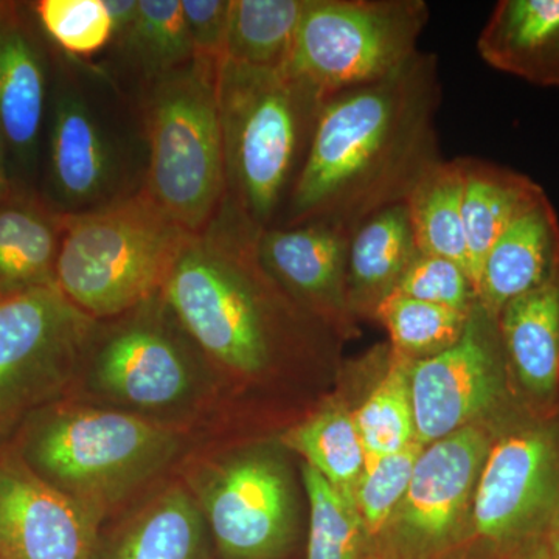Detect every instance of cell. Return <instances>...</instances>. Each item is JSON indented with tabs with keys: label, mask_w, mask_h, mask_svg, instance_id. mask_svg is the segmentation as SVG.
<instances>
[{
	"label": "cell",
	"mask_w": 559,
	"mask_h": 559,
	"mask_svg": "<svg viewBox=\"0 0 559 559\" xmlns=\"http://www.w3.org/2000/svg\"><path fill=\"white\" fill-rule=\"evenodd\" d=\"M423 448V444L414 441L393 454L366 460L353 500L362 527L369 535L380 533L400 509Z\"/></svg>",
	"instance_id": "32"
},
{
	"label": "cell",
	"mask_w": 559,
	"mask_h": 559,
	"mask_svg": "<svg viewBox=\"0 0 559 559\" xmlns=\"http://www.w3.org/2000/svg\"><path fill=\"white\" fill-rule=\"evenodd\" d=\"M283 444L355 503L353 496L366 465V452L353 415L341 407L320 411L288 430Z\"/></svg>",
	"instance_id": "27"
},
{
	"label": "cell",
	"mask_w": 559,
	"mask_h": 559,
	"mask_svg": "<svg viewBox=\"0 0 559 559\" xmlns=\"http://www.w3.org/2000/svg\"><path fill=\"white\" fill-rule=\"evenodd\" d=\"M46 103L43 55L16 7L0 3V128L10 162L31 167L36 159Z\"/></svg>",
	"instance_id": "18"
},
{
	"label": "cell",
	"mask_w": 559,
	"mask_h": 559,
	"mask_svg": "<svg viewBox=\"0 0 559 559\" xmlns=\"http://www.w3.org/2000/svg\"><path fill=\"white\" fill-rule=\"evenodd\" d=\"M417 253L406 202L390 205L362 221L349 235L347 299L349 310L377 314L395 293Z\"/></svg>",
	"instance_id": "21"
},
{
	"label": "cell",
	"mask_w": 559,
	"mask_h": 559,
	"mask_svg": "<svg viewBox=\"0 0 559 559\" xmlns=\"http://www.w3.org/2000/svg\"><path fill=\"white\" fill-rule=\"evenodd\" d=\"M503 353L522 388L550 400L559 388V272L498 316Z\"/></svg>",
	"instance_id": "20"
},
{
	"label": "cell",
	"mask_w": 559,
	"mask_h": 559,
	"mask_svg": "<svg viewBox=\"0 0 559 559\" xmlns=\"http://www.w3.org/2000/svg\"><path fill=\"white\" fill-rule=\"evenodd\" d=\"M189 237L143 191L62 213L55 285L92 319L117 318L160 294Z\"/></svg>",
	"instance_id": "5"
},
{
	"label": "cell",
	"mask_w": 559,
	"mask_h": 559,
	"mask_svg": "<svg viewBox=\"0 0 559 559\" xmlns=\"http://www.w3.org/2000/svg\"><path fill=\"white\" fill-rule=\"evenodd\" d=\"M210 369L157 294L124 314L98 320L80 377L112 409L176 426L207 395Z\"/></svg>",
	"instance_id": "6"
},
{
	"label": "cell",
	"mask_w": 559,
	"mask_h": 559,
	"mask_svg": "<svg viewBox=\"0 0 559 559\" xmlns=\"http://www.w3.org/2000/svg\"><path fill=\"white\" fill-rule=\"evenodd\" d=\"M473 311L454 310L392 293L378 307L374 318L388 329L393 353L415 360L429 358L454 345L465 333Z\"/></svg>",
	"instance_id": "28"
},
{
	"label": "cell",
	"mask_w": 559,
	"mask_h": 559,
	"mask_svg": "<svg viewBox=\"0 0 559 559\" xmlns=\"http://www.w3.org/2000/svg\"><path fill=\"white\" fill-rule=\"evenodd\" d=\"M307 0H230L226 61L286 69Z\"/></svg>",
	"instance_id": "26"
},
{
	"label": "cell",
	"mask_w": 559,
	"mask_h": 559,
	"mask_svg": "<svg viewBox=\"0 0 559 559\" xmlns=\"http://www.w3.org/2000/svg\"><path fill=\"white\" fill-rule=\"evenodd\" d=\"M395 293L440 307L473 311L479 305L476 285L465 267L429 253H415Z\"/></svg>",
	"instance_id": "34"
},
{
	"label": "cell",
	"mask_w": 559,
	"mask_h": 559,
	"mask_svg": "<svg viewBox=\"0 0 559 559\" xmlns=\"http://www.w3.org/2000/svg\"><path fill=\"white\" fill-rule=\"evenodd\" d=\"M463 171V223L471 272L477 278L485 255L521 213L546 191L528 176L477 157H460Z\"/></svg>",
	"instance_id": "24"
},
{
	"label": "cell",
	"mask_w": 559,
	"mask_h": 559,
	"mask_svg": "<svg viewBox=\"0 0 559 559\" xmlns=\"http://www.w3.org/2000/svg\"><path fill=\"white\" fill-rule=\"evenodd\" d=\"M216 95L227 197L259 229L274 226L288 200L323 100L286 69L224 61Z\"/></svg>",
	"instance_id": "3"
},
{
	"label": "cell",
	"mask_w": 559,
	"mask_h": 559,
	"mask_svg": "<svg viewBox=\"0 0 559 559\" xmlns=\"http://www.w3.org/2000/svg\"><path fill=\"white\" fill-rule=\"evenodd\" d=\"M49 179L60 213L84 212L114 200L112 151L94 112L76 92H60L51 108Z\"/></svg>",
	"instance_id": "16"
},
{
	"label": "cell",
	"mask_w": 559,
	"mask_h": 559,
	"mask_svg": "<svg viewBox=\"0 0 559 559\" xmlns=\"http://www.w3.org/2000/svg\"><path fill=\"white\" fill-rule=\"evenodd\" d=\"M301 479L311 510L307 559H358L364 527L355 503L307 463Z\"/></svg>",
	"instance_id": "31"
},
{
	"label": "cell",
	"mask_w": 559,
	"mask_h": 559,
	"mask_svg": "<svg viewBox=\"0 0 559 559\" xmlns=\"http://www.w3.org/2000/svg\"><path fill=\"white\" fill-rule=\"evenodd\" d=\"M193 61L218 70L226 61L230 0H180Z\"/></svg>",
	"instance_id": "35"
},
{
	"label": "cell",
	"mask_w": 559,
	"mask_h": 559,
	"mask_svg": "<svg viewBox=\"0 0 559 559\" xmlns=\"http://www.w3.org/2000/svg\"><path fill=\"white\" fill-rule=\"evenodd\" d=\"M538 559H559V513L540 544Z\"/></svg>",
	"instance_id": "38"
},
{
	"label": "cell",
	"mask_w": 559,
	"mask_h": 559,
	"mask_svg": "<svg viewBox=\"0 0 559 559\" xmlns=\"http://www.w3.org/2000/svg\"><path fill=\"white\" fill-rule=\"evenodd\" d=\"M183 444L178 426L112 407L70 404L40 412L20 455L40 479L105 518L160 476Z\"/></svg>",
	"instance_id": "4"
},
{
	"label": "cell",
	"mask_w": 559,
	"mask_h": 559,
	"mask_svg": "<svg viewBox=\"0 0 559 559\" xmlns=\"http://www.w3.org/2000/svg\"><path fill=\"white\" fill-rule=\"evenodd\" d=\"M97 322L57 285L0 299V433L80 377Z\"/></svg>",
	"instance_id": "9"
},
{
	"label": "cell",
	"mask_w": 559,
	"mask_h": 559,
	"mask_svg": "<svg viewBox=\"0 0 559 559\" xmlns=\"http://www.w3.org/2000/svg\"><path fill=\"white\" fill-rule=\"evenodd\" d=\"M103 518L0 454V559H94Z\"/></svg>",
	"instance_id": "13"
},
{
	"label": "cell",
	"mask_w": 559,
	"mask_h": 559,
	"mask_svg": "<svg viewBox=\"0 0 559 559\" xmlns=\"http://www.w3.org/2000/svg\"><path fill=\"white\" fill-rule=\"evenodd\" d=\"M216 75L191 61L154 80L146 108L150 165L142 191L190 234L204 230L227 197Z\"/></svg>",
	"instance_id": "7"
},
{
	"label": "cell",
	"mask_w": 559,
	"mask_h": 559,
	"mask_svg": "<svg viewBox=\"0 0 559 559\" xmlns=\"http://www.w3.org/2000/svg\"><path fill=\"white\" fill-rule=\"evenodd\" d=\"M481 60L539 87H559V0H500L477 39Z\"/></svg>",
	"instance_id": "19"
},
{
	"label": "cell",
	"mask_w": 559,
	"mask_h": 559,
	"mask_svg": "<svg viewBox=\"0 0 559 559\" xmlns=\"http://www.w3.org/2000/svg\"><path fill=\"white\" fill-rule=\"evenodd\" d=\"M349 235L323 223L271 226L257 250L264 270L301 310L336 329H347Z\"/></svg>",
	"instance_id": "14"
},
{
	"label": "cell",
	"mask_w": 559,
	"mask_h": 559,
	"mask_svg": "<svg viewBox=\"0 0 559 559\" xmlns=\"http://www.w3.org/2000/svg\"><path fill=\"white\" fill-rule=\"evenodd\" d=\"M210 532L186 484L168 485L124 522L106 559H207Z\"/></svg>",
	"instance_id": "22"
},
{
	"label": "cell",
	"mask_w": 559,
	"mask_h": 559,
	"mask_svg": "<svg viewBox=\"0 0 559 559\" xmlns=\"http://www.w3.org/2000/svg\"><path fill=\"white\" fill-rule=\"evenodd\" d=\"M409 362L411 359L393 353L388 373L353 415L366 460L384 457L417 441L411 401Z\"/></svg>",
	"instance_id": "29"
},
{
	"label": "cell",
	"mask_w": 559,
	"mask_h": 559,
	"mask_svg": "<svg viewBox=\"0 0 559 559\" xmlns=\"http://www.w3.org/2000/svg\"><path fill=\"white\" fill-rule=\"evenodd\" d=\"M191 495L226 559H272L288 546L289 481L277 459L250 451L209 460L191 474Z\"/></svg>",
	"instance_id": "10"
},
{
	"label": "cell",
	"mask_w": 559,
	"mask_h": 559,
	"mask_svg": "<svg viewBox=\"0 0 559 559\" xmlns=\"http://www.w3.org/2000/svg\"><path fill=\"white\" fill-rule=\"evenodd\" d=\"M406 205L418 252L455 261L473 277L463 223L460 157L430 168L412 190Z\"/></svg>",
	"instance_id": "25"
},
{
	"label": "cell",
	"mask_w": 559,
	"mask_h": 559,
	"mask_svg": "<svg viewBox=\"0 0 559 559\" xmlns=\"http://www.w3.org/2000/svg\"><path fill=\"white\" fill-rule=\"evenodd\" d=\"M439 62L418 51L392 75L322 103L282 226L323 223L348 235L406 202L443 160L437 135Z\"/></svg>",
	"instance_id": "1"
},
{
	"label": "cell",
	"mask_w": 559,
	"mask_h": 559,
	"mask_svg": "<svg viewBox=\"0 0 559 559\" xmlns=\"http://www.w3.org/2000/svg\"><path fill=\"white\" fill-rule=\"evenodd\" d=\"M114 25V40L121 47L134 27L139 13V0H105Z\"/></svg>",
	"instance_id": "36"
},
{
	"label": "cell",
	"mask_w": 559,
	"mask_h": 559,
	"mask_svg": "<svg viewBox=\"0 0 559 559\" xmlns=\"http://www.w3.org/2000/svg\"><path fill=\"white\" fill-rule=\"evenodd\" d=\"M62 213L17 191L0 202V299L55 285Z\"/></svg>",
	"instance_id": "23"
},
{
	"label": "cell",
	"mask_w": 559,
	"mask_h": 559,
	"mask_svg": "<svg viewBox=\"0 0 559 559\" xmlns=\"http://www.w3.org/2000/svg\"><path fill=\"white\" fill-rule=\"evenodd\" d=\"M428 21L425 0H307L286 70L325 100L407 64Z\"/></svg>",
	"instance_id": "8"
},
{
	"label": "cell",
	"mask_w": 559,
	"mask_h": 559,
	"mask_svg": "<svg viewBox=\"0 0 559 559\" xmlns=\"http://www.w3.org/2000/svg\"><path fill=\"white\" fill-rule=\"evenodd\" d=\"M261 229L229 202L190 234L160 294L210 366L237 378L266 373L310 337L308 312L261 264Z\"/></svg>",
	"instance_id": "2"
},
{
	"label": "cell",
	"mask_w": 559,
	"mask_h": 559,
	"mask_svg": "<svg viewBox=\"0 0 559 559\" xmlns=\"http://www.w3.org/2000/svg\"><path fill=\"white\" fill-rule=\"evenodd\" d=\"M35 11L47 35L75 57H91L114 40L105 0H40Z\"/></svg>",
	"instance_id": "33"
},
{
	"label": "cell",
	"mask_w": 559,
	"mask_h": 559,
	"mask_svg": "<svg viewBox=\"0 0 559 559\" xmlns=\"http://www.w3.org/2000/svg\"><path fill=\"white\" fill-rule=\"evenodd\" d=\"M16 193L13 176H11L9 148H7L5 138H3L2 128H0V202L10 200Z\"/></svg>",
	"instance_id": "37"
},
{
	"label": "cell",
	"mask_w": 559,
	"mask_h": 559,
	"mask_svg": "<svg viewBox=\"0 0 559 559\" xmlns=\"http://www.w3.org/2000/svg\"><path fill=\"white\" fill-rule=\"evenodd\" d=\"M559 272V219L549 198L521 213L491 246L477 278L479 305L498 318L509 301Z\"/></svg>",
	"instance_id": "17"
},
{
	"label": "cell",
	"mask_w": 559,
	"mask_h": 559,
	"mask_svg": "<svg viewBox=\"0 0 559 559\" xmlns=\"http://www.w3.org/2000/svg\"><path fill=\"white\" fill-rule=\"evenodd\" d=\"M489 447L487 432L471 425L423 448L399 509L412 538L436 544L450 535L476 488Z\"/></svg>",
	"instance_id": "15"
},
{
	"label": "cell",
	"mask_w": 559,
	"mask_h": 559,
	"mask_svg": "<svg viewBox=\"0 0 559 559\" xmlns=\"http://www.w3.org/2000/svg\"><path fill=\"white\" fill-rule=\"evenodd\" d=\"M502 341L498 318L480 305L454 345L409 362L415 440L433 443L487 414L502 396Z\"/></svg>",
	"instance_id": "12"
},
{
	"label": "cell",
	"mask_w": 559,
	"mask_h": 559,
	"mask_svg": "<svg viewBox=\"0 0 559 559\" xmlns=\"http://www.w3.org/2000/svg\"><path fill=\"white\" fill-rule=\"evenodd\" d=\"M123 49L153 81L193 61L182 2L139 0L138 20Z\"/></svg>",
	"instance_id": "30"
},
{
	"label": "cell",
	"mask_w": 559,
	"mask_h": 559,
	"mask_svg": "<svg viewBox=\"0 0 559 559\" xmlns=\"http://www.w3.org/2000/svg\"><path fill=\"white\" fill-rule=\"evenodd\" d=\"M558 513V426L535 423L511 429L489 447L474 488L477 535L496 544L538 535L540 547Z\"/></svg>",
	"instance_id": "11"
}]
</instances>
